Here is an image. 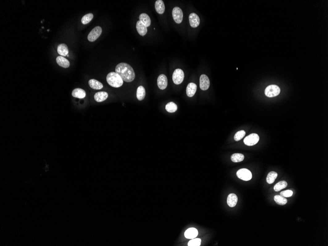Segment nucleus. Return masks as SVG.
Returning <instances> with one entry per match:
<instances>
[{"instance_id":"19","label":"nucleus","mask_w":328,"mask_h":246,"mask_svg":"<svg viewBox=\"0 0 328 246\" xmlns=\"http://www.w3.org/2000/svg\"><path fill=\"white\" fill-rule=\"evenodd\" d=\"M56 61L57 64L64 68H68L70 66V63L66 58H64V56H58L56 59Z\"/></svg>"},{"instance_id":"26","label":"nucleus","mask_w":328,"mask_h":246,"mask_svg":"<svg viewBox=\"0 0 328 246\" xmlns=\"http://www.w3.org/2000/svg\"><path fill=\"white\" fill-rule=\"evenodd\" d=\"M274 201H275L277 204L280 205H284L286 204L287 202V200L284 197L282 196L276 195L274 197Z\"/></svg>"},{"instance_id":"10","label":"nucleus","mask_w":328,"mask_h":246,"mask_svg":"<svg viewBox=\"0 0 328 246\" xmlns=\"http://www.w3.org/2000/svg\"><path fill=\"white\" fill-rule=\"evenodd\" d=\"M189 22L190 26L192 28H197L200 25V19L197 14L192 13L189 15Z\"/></svg>"},{"instance_id":"7","label":"nucleus","mask_w":328,"mask_h":246,"mask_svg":"<svg viewBox=\"0 0 328 246\" xmlns=\"http://www.w3.org/2000/svg\"><path fill=\"white\" fill-rule=\"evenodd\" d=\"M237 177L244 181H249L252 178V174L251 171L247 169H241L237 171Z\"/></svg>"},{"instance_id":"24","label":"nucleus","mask_w":328,"mask_h":246,"mask_svg":"<svg viewBox=\"0 0 328 246\" xmlns=\"http://www.w3.org/2000/svg\"><path fill=\"white\" fill-rule=\"evenodd\" d=\"M278 173L275 172H271L268 173L266 178V181L268 184H273L278 177Z\"/></svg>"},{"instance_id":"30","label":"nucleus","mask_w":328,"mask_h":246,"mask_svg":"<svg viewBox=\"0 0 328 246\" xmlns=\"http://www.w3.org/2000/svg\"><path fill=\"white\" fill-rule=\"evenodd\" d=\"M201 244V239L200 238H193L188 242V246H200Z\"/></svg>"},{"instance_id":"1","label":"nucleus","mask_w":328,"mask_h":246,"mask_svg":"<svg viewBox=\"0 0 328 246\" xmlns=\"http://www.w3.org/2000/svg\"><path fill=\"white\" fill-rule=\"evenodd\" d=\"M115 72L126 82H132L135 78V73L132 67L126 63L118 64L115 67Z\"/></svg>"},{"instance_id":"25","label":"nucleus","mask_w":328,"mask_h":246,"mask_svg":"<svg viewBox=\"0 0 328 246\" xmlns=\"http://www.w3.org/2000/svg\"><path fill=\"white\" fill-rule=\"evenodd\" d=\"M244 159V155L242 154H233L231 156V160L232 162H235V163L241 162V161H243Z\"/></svg>"},{"instance_id":"32","label":"nucleus","mask_w":328,"mask_h":246,"mask_svg":"<svg viewBox=\"0 0 328 246\" xmlns=\"http://www.w3.org/2000/svg\"><path fill=\"white\" fill-rule=\"evenodd\" d=\"M293 194V192L291 190H287L283 191L280 193V195L284 198H289L291 197Z\"/></svg>"},{"instance_id":"13","label":"nucleus","mask_w":328,"mask_h":246,"mask_svg":"<svg viewBox=\"0 0 328 246\" xmlns=\"http://www.w3.org/2000/svg\"><path fill=\"white\" fill-rule=\"evenodd\" d=\"M197 235H198V231L197 229L193 227L188 229L184 233L185 237L187 239H193L197 237Z\"/></svg>"},{"instance_id":"4","label":"nucleus","mask_w":328,"mask_h":246,"mask_svg":"<svg viewBox=\"0 0 328 246\" xmlns=\"http://www.w3.org/2000/svg\"><path fill=\"white\" fill-rule=\"evenodd\" d=\"M184 73L181 69H176L174 70L172 75V80L173 83L176 85H179L182 83L184 80Z\"/></svg>"},{"instance_id":"17","label":"nucleus","mask_w":328,"mask_h":246,"mask_svg":"<svg viewBox=\"0 0 328 246\" xmlns=\"http://www.w3.org/2000/svg\"><path fill=\"white\" fill-rule=\"evenodd\" d=\"M155 8L158 13L160 15L163 14L165 10V6L164 2L162 0L156 1L155 2Z\"/></svg>"},{"instance_id":"31","label":"nucleus","mask_w":328,"mask_h":246,"mask_svg":"<svg viewBox=\"0 0 328 246\" xmlns=\"http://www.w3.org/2000/svg\"><path fill=\"white\" fill-rule=\"evenodd\" d=\"M246 135L245 131L244 130H241L238 131L235 134L234 139L236 141H239L241 140Z\"/></svg>"},{"instance_id":"6","label":"nucleus","mask_w":328,"mask_h":246,"mask_svg":"<svg viewBox=\"0 0 328 246\" xmlns=\"http://www.w3.org/2000/svg\"><path fill=\"white\" fill-rule=\"evenodd\" d=\"M259 140V137L257 134L252 133L247 136L244 139V143L246 145L252 146L256 144Z\"/></svg>"},{"instance_id":"2","label":"nucleus","mask_w":328,"mask_h":246,"mask_svg":"<svg viewBox=\"0 0 328 246\" xmlns=\"http://www.w3.org/2000/svg\"><path fill=\"white\" fill-rule=\"evenodd\" d=\"M107 83L114 88H119L122 85L123 81L119 75L116 72H110L107 75Z\"/></svg>"},{"instance_id":"11","label":"nucleus","mask_w":328,"mask_h":246,"mask_svg":"<svg viewBox=\"0 0 328 246\" xmlns=\"http://www.w3.org/2000/svg\"><path fill=\"white\" fill-rule=\"evenodd\" d=\"M157 85L160 90H163L166 89L168 85V79L166 75L161 74L157 79Z\"/></svg>"},{"instance_id":"28","label":"nucleus","mask_w":328,"mask_h":246,"mask_svg":"<svg viewBox=\"0 0 328 246\" xmlns=\"http://www.w3.org/2000/svg\"><path fill=\"white\" fill-rule=\"evenodd\" d=\"M287 183L285 181H281L274 186V189L276 192H279L287 187Z\"/></svg>"},{"instance_id":"23","label":"nucleus","mask_w":328,"mask_h":246,"mask_svg":"<svg viewBox=\"0 0 328 246\" xmlns=\"http://www.w3.org/2000/svg\"><path fill=\"white\" fill-rule=\"evenodd\" d=\"M145 96H146V90L144 87L142 85L139 86L137 90V99L139 101H142L144 98Z\"/></svg>"},{"instance_id":"8","label":"nucleus","mask_w":328,"mask_h":246,"mask_svg":"<svg viewBox=\"0 0 328 246\" xmlns=\"http://www.w3.org/2000/svg\"><path fill=\"white\" fill-rule=\"evenodd\" d=\"M172 15L173 20L177 24H181V23L183 18V13L180 7H174L172 11Z\"/></svg>"},{"instance_id":"21","label":"nucleus","mask_w":328,"mask_h":246,"mask_svg":"<svg viewBox=\"0 0 328 246\" xmlns=\"http://www.w3.org/2000/svg\"><path fill=\"white\" fill-rule=\"evenodd\" d=\"M139 21L143 24H144L147 27L150 26V24H151V19L149 16L147 14L144 13H142L139 15Z\"/></svg>"},{"instance_id":"27","label":"nucleus","mask_w":328,"mask_h":246,"mask_svg":"<svg viewBox=\"0 0 328 246\" xmlns=\"http://www.w3.org/2000/svg\"><path fill=\"white\" fill-rule=\"evenodd\" d=\"M166 110L169 113H174L177 110V106L174 102H169L166 105Z\"/></svg>"},{"instance_id":"12","label":"nucleus","mask_w":328,"mask_h":246,"mask_svg":"<svg viewBox=\"0 0 328 246\" xmlns=\"http://www.w3.org/2000/svg\"><path fill=\"white\" fill-rule=\"evenodd\" d=\"M197 90V85L195 83H189L186 88L187 95L188 97H192L195 95Z\"/></svg>"},{"instance_id":"9","label":"nucleus","mask_w":328,"mask_h":246,"mask_svg":"<svg viewBox=\"0 0 328 246\" xmlns=\"http://www.w3.org/2000/svg\"><path fill=\"white\" fill-rule=\"evenodd\" d=\"M200 85L201 90H207L210 86V80L207 76L202 74L201 76L200 79Z\"/></svg>"},{"instance_id":"15","label":"nucleus","mask_w":328,"mask_h":246,"mask_svg":"<svg viewBox=\"0 0 328 246\" xmlns=\"http://www.w3.org/2000/svg\"><path fill=\"white\" fill-rule=\"evenodd\" d=\"M108 97V94L105 91H99L96 93L94 96L95 101L98 102H101L107 99Z\"/></svg>"},{"instance_id":"18","label":"nucleus","mask_w":328,"mask_h":246,"mask_svg":"<svg viewBox=\"0 0 328 246\" xmlns=\"http://www.w3.org/2000/svg\"><path fill=\"white\" fill-rule=\"evenodd\" d=\"M72 95L74 97L78 98H84L86 96V93L84 90L80 88H77L74 90L72 92Z\"/></svg>"},{"instance_id":"5","label":"nucleus","mask_w":328,"mask_h":246,"mask_svg":"<svg viewBox=\"0 0 328 246\" xmlns=\"http://www.w3.org/2000/svg\"><path fill=\"white\" fill-rule=\"evenodd\" d=\"M102 30L101 27H95L91 31L88 35V39L89 41L93 42L100 36L102 33Z\"/></svg>"},{"instance_id":"29","label":"nucleus","mask_w":328,"mask_h":246,"mask_svg":"<svg viewBox=\"0 0 328 246\" xmlns=\"http://www.w3.org/2000/svg\"><path fill=\"white\" fill-rule=\"evenodd\" d=\"M93 18V13H88L82 17L81 22H82V24L85 25V24L89 23L92 20Z\"/></svg>"},{"instance_id":"3","label":"nucleus","mask_w":328,"mask_h":246,"mask_svg":"<svg viewBox=\"0 0 328 246\" xmlns=\"http://www.w3.org/2000/svg\"><path fill=\"white\" fill-rule=\"evenodd\" d=\"M280 93V88L276 85H268L265 90V94L268 97H276L279 95Z\"/></svg>"},{"instance_id":"16","label":"nucleus","mask_w":328,"mask_h":246,"mask_svg":"<svg viewBox=\"0 0 328 246\" xmlns=\"http://www.w3.org/2000/svg\"><path fill=\"white\" fill-rule=\"evenodd\" d=\"M238 202V198L235 194H230L227 197V203L229 206L234 207Z\"/></svg>"},{"instance_id":"14","label":"nucleus","mask_w":328,"mask_h":246,"mask_svg":"<svg viewBox=\"0 0 328 246\" xmlns=\"http://www.w3.org/2000/svg\"><path fill=\"white\" fill-rule=\"evenodd\" d=\"M136 29L139 34V35H141V36H144L147 32V27L144 25V24H143L140 21H137V24H136Z\"/></svg>"},{"instance_id":"20","label":"nucleus","mask_w":328,"mask_h":246,"mask_svg":"<svg viewBox=\"0 0 328 246\" xmlns=\"http://www.w3.org/2000/svg\"><path fill=\"white\" fill-rule=\"evenodd\" d=\"M58 53L61 56H66L69 54V48L68 46L65 44H60L58 46L57 49Z\"/></svg>"},{"instance_id":"22","label":"nucleus","mask_w":328,"mask_h":246,"mask_svg":"<svg viewBox=\"0 0 328 246\" xmlns=\"http://www.w3.org/2000/svg\"><path fill=\"white\" fill-rule=\"evenodd\" d=\"M89 84L90 88L95 90H100L103 88L102 83L95 79H90L89 81Z\"/></svg>"}]
</instances>
